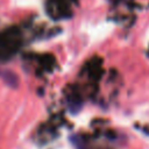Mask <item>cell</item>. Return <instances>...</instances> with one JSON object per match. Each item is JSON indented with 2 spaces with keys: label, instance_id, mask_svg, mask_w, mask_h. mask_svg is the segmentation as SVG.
<instances>
[{
  "label": "cell",
  "instance_id": "1",
  "mask_svg": "<svg viewBox=\"0 0 149 149\" xmlns=\"http://www.w3.org/2000/svg\"><path fill=\"white\" fill-rule=\"evenodd\" d=\"M15 35L16 34H5L2 36V42L0 44V56L1 57H8L15 52V50L19 45V40Z\"/></svg>",
  "mask_w": 149,
  "mask_h": 149
},
{
  "label": "cell",
  "instance_id": "2",
  "mask_svg": "<svg viewBox=\"0 0 149 149\" xmlns=\"http://www.w3.org/2000/svg\"><path fill=\"white\" fill-rule=\"evenodd\" d=\"M0 77L2 78V80H3L7 85H9V86H12V87H16L17 84H19V79H17L16 74H15L14 72L9 71V70L0 71Z\"/></svg>",
  "mask_w": 149,
  "mask_h": 149
}]
</instances>
